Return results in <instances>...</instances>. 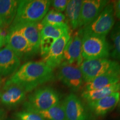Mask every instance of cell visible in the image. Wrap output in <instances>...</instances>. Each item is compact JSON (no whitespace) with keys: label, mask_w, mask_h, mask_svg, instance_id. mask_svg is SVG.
I'll use <instances>...</instances> for the list:
<instances>
[{"label":"cell","mask_w":120,"mask_h":120,"mask_svg":"<svg viewBox=\"0 0 120 120\" xmlns=\"http://www.w3.org/2000/svg\"><path fill=\"white\" fill-rule=\"evenodd\" d=\"M54 78L53 70L43 61H28L11 75L4 87L15 85L26 92H31L39 86L52 81Z\"/></svg>","instance_id":"6da1fadb"},{"label":"cell","mask_w":120,"mask_h":120,"mask_svg":"<svg viewBox=\"0 0 120 120\" xmlns=\"http://www.w3.org/2000/svg\"><path fill=\"white\" fill-rule=\"evenodd\" d=\"M51 1L21 0L19 1L16 16L8 29L20 25L41 22L49 11Z\"/></svg>","instance_id":"7a4b0ae2"},{"label":"cell","mask_w":120,"mask_h":120,"mask_svg":"<svg viewBox=\"0 0 120 120\" xmlns=\"http://www.w3.org/2000/svg\"><path fill=\"white\" fill-rule=\"evenodd\" d=\"M58 93L50 87H43L36 90L28 96L24 103L26 111L37 112L50 109L60 103Z\"/></svg>","instance_id":"3957f363"},{"label":"cell","mask_w":120,"mask_h":120,"mask_svg":"<svg viewBox=\"0 0 120 120\" xmlns=\"http://www.w3.org/2000/svg\"><path fill=\"white\" fill-rule=\"evenodd\" d=\"M115 13L112 4H108L96 19L78 31L81 36L91 34L106 37L115 25Z\"/></svg>","instance_id":"277c9868"},{"label":"cell","mask_w":120,"mask_h":120,"mask_svg":"<svg viewBox=\"0 0 120 120\" xmlns=\"http://www.w3.org/2000/svg\"><path fill=\"white\" fill-rule=\"evenodd\" d=\"M110 50L106 37L91 34L82 36V56L84 60L107 58Z\"/></svg>","instance_id":"5b68a950"},{"label":"cell","mask_w":120,"mask_h":120,"mask_svg":"<svg viewBox=\"0 0 120 120\" xmlns=\"http://www.w3.org/2000/svg\"><path fill=\"white\" fill-rule=\"evenodd\" d=\"M79 67L84 82L87 83L98 76L120 67V64L108 58H100L83 60Z\"/></svg>","instance_id":"8992f818"},{"label":"cell","mask_w":120,"mask_h":120,"mask_svg":"<svg viewBox=\"0 0 120 120\" xmlns=\"http://www.w3.org/2000/svg\"><path fill=\"white\" fill-rule=\"evenodd\" d=\"M5 45L11 49L20 60L28 59L36 55L26 39L16 29L8 30Z\"/></svg>","instance_id":"52a82bcc"},{"label":"cell","mask_w":120,"mask_h":120,"mask_svg":"<svg viewBox=\"0 0 120 120\" xmlns=\"http://www.w3.org/2000/svg\"><path fill=\"white\" fill-rule=\"evenodd\" d=\"M57 77L64 85L74 91L81 87L84 82L82 72L76 64H61L58 67Z\"/></svg>","instance_id":"ba28073f"},{"label":"cell","mask_w":120,"mask_h":120,"mask_svg":"<svg viewBox=\"0 0 120 120\" xmlns=\"http://www.w3.org/2000/svg\"><path fill=\"white\" fill-rule=\"evenodd\" d=\"M71 36L70 31L57 39L48 53L43 57V62L53 70L59 67L62 63L64 50Z\"/></svg>","instance_id":"9c48e42d"},{"label":"cell","mask_w":120,"mask_h":120,"mask_svg":"<svg viewBox=\"0 0 120 120\" xmlns=\"http://www.w3.org/2000/svg\"><path fill=\"white\" fill-rule=\"evenodd\" d=\"M109 1L106 0H85L82 3L79 28H83L91 23L102 11Z\"/></svg>","instance_id":"30bf717a"},{"label":"cell","mask_w":120,"mask_h":120,"mask_svg":"<svg viewBox=\"0 0 120 120\" xmlns=\"http://www.w3.org/2000/svg\"><path fill=\"white\" fill-rule=\"evenodd\" d=\"M62 104L66 120H87L88 114L86 109L75 94L71 93L68 94Z\"/></svg>","instance_id":"8fae6325"},{"label":"cell","mask_w":120,"mask_h":120,"mask_svg":"<svg viewBox=\"0 0 120 120\" xmlns=\"http://www.w3.org/2000/svg\"><path fill=\"white\" fill-rule=\"evenodd\" d=\"M83 61L82 56V37L79 32L71 36L63 55L62 64H74L79 66Z\"/></svg>","instance_id":"7c38bea8"},{"label":"cell","mask_w":120,"mask_h":120,"mask_svg":"<svg viewBox=\"0 0 120 120\" xmlns=\"http://www.w3.org/2000/svg\"><path fill=\"white\" fill-rule=\"evenodd\" d=\"M21 60L11 49H0V78L12 75L20 67Z\"/></svg>","instance_id":"4fadbf2b"},{"label":"cell","mask_w":120,"mask_h":120,"mask_svg":"<svg viewBox=\"0 0 120 120\" xmlns=\"http://www.w3.org/2000/svg\"><path fill=\"white\" fill-rule=\"evenodd\" d=\"M43 26L41 22L28 23L15 27L8 30L16 29L21 33L26 39L36 55L40 52V46L41 42V32Z\"/></svg>","instance_id":"5bb4252c"},{"label":"cell","mask_w":120,"mask_h":120,"mask_svg":"<svg viewBox=\"0 0 120 120\" xmlns=\"http://www.w3.org/2000/svg\"><path fill=\"white\" fill-rule=\"evenodd\" d=\"M120 98V92L118 91L96 101L88 102V105L96 115L103 116L116 107Z\"/></svg>","instance_id":"9a60e30c"},{"label":"cell","mask_w":120,"mask_h":120,"mask_svg":"<svg viewBox=\"0 0 120 120\" xmlns=\"http://www.w3.org/2000/svg\"><path fill=\"white\" fill-rule=\"evenodd\" d=\"M26 92L19 86L11 85L4 87V91L1 92V102L8 107L17 106L26 98Z\"/></svg>","instance_id":"2e32d148"},{"label":"cell","mask_w":120,"mask_h":120,"mask_svg":"<svg viewBox=\"0 0 120 120\" xmlns=\"http://www.w3.org/2000/svg\"><path fill=\"white\" fill-rule=\"evenodd\" d=\"M19 1L0 0V27H10L16 16Z\"/></svg>","instance_id":"e0dca14e"},{"label":"cell","mask_w":120,"mask_h":120,"mask_svg":"<svg viewBox=\"0 0 120 120\" xmlns=\"http://www.w3.org/2000/svg\"><path fill=\"white\" fill-rule=\"evenodd\" d=\"M120 82V67L98 76L86 83L85 90H97Z\"/></svg>","instance_id":"ac0fdd59"},{"label":"cell","mask_w":120,"mask_h":120,"mask_svg":"<svg viewBox=\"0 0 120 120\" xmlns=\"http://www.w3.org/2000/svg\"><path fill=\"white\" fill-rule=\"evenodd\" d=\"M120 91V82L112 84L103 88L97 90H85L82 94V97L87 102L96 101L103 97L110 95L114 92Z\"/></svg>","instance_id":"d6986e66"},{"label":"cell","mask_w":120,"mask_h":120,"mask_svg":"<svg viewBox=\"0 0 120 120\" xmlns=\"http://www.w3.org/2000/svg\"><path fill=\"white\" fill-rule=\"evenodd\" d=\"M82 3V0H71L69 1L66 8L67 19L73 30L79 27Z\"/></svg>","instance_id":"ffe728a7"},{"label":"cell","mask_w":120,"mask_h":120,"mask_svg":"<svg viewBox=\"0 0 120 120\" xmlns=\"http://www.w3.org/2000/svg\"><path fill=\"white\" fill-rule=\"evenodd\" d=\"M70 31L67 23L59 25H46L43 26L41 32V38H49L56 41L66 32Z\"/></svg>","instance_id":"44dd1931"},{"label":"cell","mask_w":120,"mask_h":120,"mask_svg":"<svg viewBox=\"0 0 120 120\" xmlns=\"http://www.w3.org/2000/svg\"><path fill=\"white\" fill-rule=\"evenodd\" d=\"M34 112L39 114L47 120H66L64 106L61 102L47 110Z\"/></svg>","instance_id":"7402d4cb"},{"label":"cell","mask_w":120,"mask_h":120,"mask_svg":"<svg viewBox=\"0 0 120 120\" xmlns=\"http://www.w3.org/2000/svg\"><path fill=\"white\" fill-rule=\"evenodd\" d=\"M41 22L43 26L59 25L67 23V19L65 15L54 9L47 12Z\"/></svg>","instance_id":"603a6c76"},{"label":"cell","mask_w":120,"mask_h":120,"mask_svg":"<svg viewBox=\"0 0 120 120\" xmlns=\"http://www.w3.org/2000/svg\"><path fill=\"white\" fill-rule=\"evenodd\" d=\"M112 41V52L111 56L120 61V22L117 23L112 28L111 33Z\"/></svg>","instance_id":"cb8c5ba5"},{"label":"cell","mask_w":120,"mask_h":120,"mask_svg":"<svg viewBox=\"0 0 120 120\" xmlns=\"http://www.w3.org/2000/svg\"><path fill=\"white\" fill-rule=\"evenodd\" d=\"M16 116L19 120H47L36 112L26 110L17 112Z\"/></svg>","instance_id":"d4e9b609"},{"label":"cell","mask_w":120,"mask_h":120,"mask_svg":"<svg viewBox=\"0 0 120 120\" xmlns=\"http://www.w3.org/2000/svg\"><path fill=\"white\" fill-rule=\"evenodd\" d=\"M68 2V0H53L51 1V4L55 8L54 10L61 12L65 11Z\"/></svg>","instance_id":"484cf974"},{"label":"cell","mask_w":120,"mask_h":120,"mask_svg":"<svg viewBox=\"0 0 120 120\" xmlns=\"http://www.w3.org/2000/svg\"><path fill=\"white\" fill-rule=\"evenodd\" d=\"M114 13L116 17L120 19V0L115 2L113 5Z\"/></svg>","instance_id":"4316f807"},{"label":"cell","mask_w":120,"mask_h":120,"mask_svg":"<svg viewBox=\"0 0 120 120\" xmlns=\"http://www.w3.org/2000/svg\"><path fill=\"white\" fill-rule=\"evenodd\" d=\"M6 36L2 33H0V49L2 48L6 43Z\"/></svg>","instance_id":"83f0119b"},{"label":"cell","mask_w":120,"mask_h":120,"mask_svg":"<svg viewBox=\"0 0 120 120\" xmlns=\"http://www.w3.org/2000/svg\"><path fill=\"white\" fill-rule=\"evenodd\" d=\"M5 111L2 109H0V120H4L5 117Z\"/></svg>","instance_id":"f1b7e54d"},{"label":"cell","mask_w":120,"mask_h":120,"mask_svg":"<svg viewBox=\"0 0 120 120\" xmlns=\"http://www.w3.org/2000/svg\"><path fill=\"white\" fill-rule=\"evenodd\" d=\"M3 28H2L1 27H0V33H2V32H3Z\"/></svg>","instance_id":"f546056e"},{"label":"cell","mask_w":120,"mask_h":120,"mask_svg":"<svg viewBox=\"0 0 120 120\" xmlns=\"http://www.w3.org/2000/svg\"><path fill=\"white\" fill-rule=\"evenodd\" d=\"M2 79H1V78H0V85H1V83H2Z\"/></svg>","instance_id":"4dcf8cb0"},{"label":"cell","mask_w":120,"mask_h":120,"mask_svg":"<svg viewBox=\"0 0 120 120\" xmlns=\"http://www.w3.org/2000/svg\"><path fill=\"white\" fill-rule=\"evenodd\" d=\"M118 105H119V107H120V98L119 102H118Z\"/></svg>","instance_id":"1f68e13d"},{"label":"cell","mask_w":120,"mask_h":120,"mask_svg":"<svg viewBox=\"0 0 120 120\" xmlns=\"http://www.w3.org/2000/svg\"><path fill=\"white\" fill-rule=\"evenodd\" d=\"M1 92H0V97H1Z\"/></svg>","instance_id":"d6a6232c"}]
</instances>
